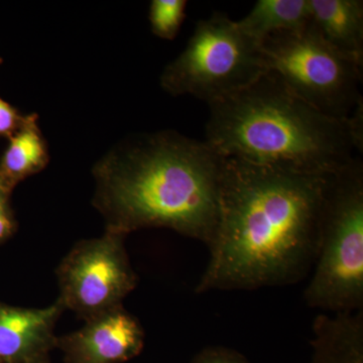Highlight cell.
<instances>
[{
  "label": "cell",
  "instance_id": "obj_12",
  "mask_svg": "<svg viewBox=\"0 0 363 363\" xmlns=\"http://www.w3.org/2000/svg\"><path fill=\"white\" fill-rule=\"evenodd\" d=\"M38 121L35 113L26 116L21 128L9 138L0 159V176L13 190L21 182L44 171L51 160Z\"/></svg>",
  "mask_w": 363,
  "mask_h": 363
},
{
  "label": "cell",
  "instance_id": "obj_3",
  "mask_svg": "<svg viewBox=\"0 0 363 363\" xmlns=\"http://www.w3.org/2000/svg\"><path fill=\"white\" fill-rule=\"evenodd\" d=\"M209 109L205 142L228 159L329 175L362 152V104L338 121L296 96L272 72Z\"/></svg>",
  "mask_w": 363,
  "mask_h": 363
},
{
  "label": "cell",
  "instance_id": "obj_1",
  "mask_svg": "<svg viewBox=\"0 0 363 363\" xmlns=\"http://www.w3.org/2000/svg\"><path fill=\"white\" fill-rule=\"evenodd\" d=\"M327 178L224 157L218 225L196 292L304 278L316 260Z\"/></svg>",
  "mask_w": 363,
  "mask_h": 363
},
{
  "label": "cell",
  "instance_id": "obj_9",
  "mask_svg": "<svg viewBox=\"0 0 363 363\" xmlns=\"http://www.w3.org/2000/svg\"><path fill=\"white\" fill-rule=\"evenodd\" d=\"M64 311L59 302L45 308L0 302V360L18 363L42 357L57 343L55 329Z\"/></svg>",
  "mask_w": 363,
  "mask_h": 363
},
{
  "label": "cell",
  "instance_id": "obj_4",
  "mask_svg": "<svg viewBox=\"0 0 363 363\" xmlns=\"http://www.w3.org/2000/svg\"><path fill=\"white\" fill-rule=\"evenodd\" d=\"M322 311L353 313L363 307V164L355 157L329 174L314 271L304 293Z\"/></svg>",
  "mask_w": 363,
  "mask_h": 363
},
{
  "label": "cell",
  "instance_id": "obj_19",
  "mask_svg": "<svg viewBox=\"0 0 363 363\" xmlns=\"http://www.w3.org/2000/svg\"><path fill=\"white\" fill-rule=\"evenodd\" d=\"M2 62H4V61H2V59H1V58H0V64H1V63H2Z\"/></svg>",
  "mask_w": 363,
  "mask_h": 363
},
{
  "label": "cell",
  "instance_id": "obj_5",
  "mask_svg": "<svg viewBox=\"0 0 363 363\" xmlns=\"http://www.w3.org/2000/svg\"><path fill=\"white\" fill-rule=\"evenodd\" d=\"M267 72L260 44L236 21L215 13L196 25L185 50L164 69L162 89L191 95L208 105L230 96Z\"/></svg>",
  "mask_w": 363,
  "mask_h": 363
},
{
  "label": "cell",
  "instance_id": "obj_2",
  "mask_svg": "<svg viewBox=\"0 0 363 363\" xmlns=\"http://www.w3.org/2000/svg\"><path fill=\"white\" fill-rule=\"evenodd\" d=\"M224 157L174 130L135 135L94 164L92 205L107 230L168 228L211 245L220 206Z\"/></svg>",
  "mask_w": 363,
  "mask_h": 363
},
{
  "label": "cell",
  "instance_id": "obj_17",
  "mask_svg": "<svg viewBox=\"0 0 363 363\" xmlns=\"http://www.w3.org/2000/svg\"><path fill=\"white\" fill-rule=\"evenodd\" d=\"M26 116L0 97V138H9L21 128Z\"/></svg>",
  "mask_w": 363,
  "mask_h": 363
},
{
  "label": "cell",
  "instance_id": "obj_6",
  "mask_svg": "<svg viewBox=\"0 0 363 363\" xmlns=\"http://www.w3.org/2000/svg\"><path fill=\"white\" fill-rule=\"evenodd\" d=\"M260 48L267 72L325 116L347 121L362 104L363 66L327 44L311 25L269 35Z\"/></svg>",
  "mask_w": 363,
  "mask_h": 363
},
{
  "label": "cell",
  "instance_id": "obj_15",
  "mask_svg": "<svg viewBox=\"0 0 363 363\" xmlns=\"http://www.w3.org/2000/svg\"><path fill=\"white\" fill-rule=\"evenodd\" d=\"M13 189L0 176V245L16 233L18 222L11 204Z\"/></svg>",
  "mask_w": 363,
  "mask_h": 363
},
{
  "label": "cell",
  "instance_id": "obj_14",
  "mask_svg": "<svg viewBox=\"0 0 363 363\" xmlns=\"http://www.w3.org/2000/svg\"><path fill=\"white\" fill-rule=\"evenodd\" d=\"M187 4L186 0H152L149 11L152 33L160 39H175L185 20Z\"/></svg>",
  "mask_w": 363,
  "mask_h": 363
},
{
  "label": "cell",
  "instance_id": "obj_10",
  "mask_svg": "<svg viewBox=\"0 0 363 363\" xmlns=\"http://www.w3.org/2000/svg\"><path fill=\"white\" fill-rule=\"evenodd\" d=\"M310 25L329 45L363 66L362 0H309Z\"/></svg>",
  "mask_w": 363,
  "mask_h": 363
},
{
  "label": "cell",
  "instance_id": "obj_7",
  "mask_svg": "<svg viewBox=\"0 0 363 363\" xmlns=\"http://www.w3.org/2000/svg\"><path fill=\"white\" fill-rule=\"evenodd\" d=\"M125 234L107 230L76 243L60 262L59 297L64 310L84 321L121 307L138 285L125 248Z\"/></svg>",
  "mask_w": 363,
  "mask_h": 363
},
{
  "label": "cell",
  "instance_id": "obj_11",
  "mask_svg": "<svg viewBox=\"0 0 363 363\" xmlns=\"http://www.w3.org/2000/svg\"><path fill=\"white\" fill-rule=\"evenodd\" d=\"M310 363H363V313L318 315Z\"/></svg>",
  "mask_w": 363,
  "mask_h": 363
},
{
  "label": "cell",
  "instance_id": "obj_13",
  "mask_svg": "<svg viewBox=\"0 0 363 363\" xmlns=\"http://www.w3.org/2000/svg\"><path fill=\"white\" fill-rule=\"evenodd\" d=\"M309 0H259L240 21L241 30L260 43L272 35L298 32L310 25Z\"/></svg>",
  "mask_w": 363,
  "mask_h": 363
},
{
  "label": "cell",
  "instance_id": "obj_8",
  "mask_svg": "<svg viewBox=\"0 0 363 363\" xmlns=\"http://www.w3.org/2000/svg\"><path fill=\"white\" fill-rule=\"evenodd\" d=\"M145 332L123 305L85 321L79 330L57 338L72 363L125 362L143 350Z\"/></svg>",
  "mask_w": 363,
  "mask_h": 363
},
{
  "label": "cell",
  "instance_id": "obj_18",
  "mask_svg": "<svg viewBox=\"0 0 363 363\" xmlns=\"http://www.w3.org/2000/svg\"><path fill=\"white\" fill-rule=\"evenodd\" d=\"M18 363H42V357L33 358V359L26 360V362H21Z\"/></svg>",
  "mask_w": 363,
  "mask_h": 363
},
{
  "label": "cell",
  "instance_id": "obj_16",
  "mask_svg": "<svg viewBox=\"0 0 363 363\" xmlns=\"http://www.w3.org/2000/svg\"><path fill=\"white\" fill-rule=\"evenodd\" d=\"M192 363H250L238 351L224 346H209L198 353Z\"/></svg>",
  "mask_w": 363,
  "mask_h": 363
}]
</instances>
